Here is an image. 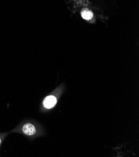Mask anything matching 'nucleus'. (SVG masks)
<instances>
[{
    "mask_svg": "<svg viewBox=\"0 0 139 157\" xmlns=\"http://www.w3.org/2000/svg\"><path fill=\"white\" fill-rule=\"evenodd\" d=\"M82 17L86 20H90L93 17V13L88 9H84L81 11Z\"/></svg>",
    "mask_w": 139,
    "mask_h": 157,
    "instance_id": "nucleus-3",
    "label": "nucleus"
},
{
    "mask_svg": "<svg viewBox=\"0 0 139 157\" xmlns=\"http://www.w3.org/2000/svg\"><path fill=\"white\" fill-rule=\"evenodd\" d=\"M1 143H2V140H1V139H0V144H1Z\"/></svg>",
    "mask_w": 139,
    "mask_h": 157,
    "instance_id": "nucleus-4",
    "label": "nucleus"
},
{
    "mask_svg": "<svg viewBox=\"0 0 139 157\" xmlns=\"http://www.w3.org/2000/svg\"><path fill=\"white\" fill-rule=\"evenodd\" d=\"M23 132L28 136L33 135L36 132V129L33 124L27 123L23 127Z\"/></svg>",
    "mask_w": 139,
    "mask_h": 157,
    "instance_id": "nucleus-2",
    "label": "nucleus"
},
{
    "mask_svg": "<svg viewBox=\"0 0 139 157\" xmlns=\"http://www.w3.org/2000/svg\"><path fill=\"white\" fill-rule=\"evenodd\" d=\"M57 103V98L54 96H48L43 101V106L47 109L53 108Z\"/></svg>",
    "mask_w": 139,
    "mask_h": 157,
    "instance_id": "nucleus-1",
    "label": "nucleus"
}]
</instances>
